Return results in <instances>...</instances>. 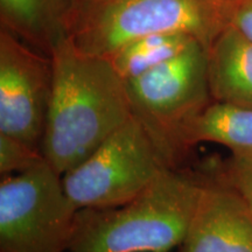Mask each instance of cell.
I'll return each instance as SVG.
<instances>
[{
  "label": "cell",
  "mask_w": 252,
  "mask_h": 252,
  "mask_svg": "<svg viewBox=\"0 0 252 252\" xmlns=\"http://www.w3.org/2000/svg\"><path fill=\"white\" fill-rule=\"evenodd\" d=\"M49 58L52 94L41 151L63 175L133 113L125 81L109 59L80 52L63 33L53 43Z\"/></svg>",
  "instance_id": "cell-1"
},
{
  "label": "cell",
  "mask_w": 252,
  "mask_h": 252,
  "mask_svg": "<svg viewBox=\"0 0 252 252\" xmlns=\"http://www.w3.org/2000/svg\"><path fill=\"white\" fill-rule=\"evenodd\" d=\"M217 1L222 2V4H228V2H231V1H235V0H217Z\"/></svg>",
  "instance_id": "cell-16"
},
{
  "label": "cell",
  "mask_w": 252,
  "mask_h": 252,
  "mask_svg": "<svg viewBox=\"0 0 252 252\" xmlns=\"http://www.w3.org/2000/svg\"><path fill=\"white\" fill-rule=\"evenodd\" d=\"M132 113L168 168H180L188 133L213 102L208 84V54L201 42L168 61L125 81Z\"/></svg>",
  "instance_id": "cell-4"
},
{
  "label": "cell",
  "mask_w": 252,
  "mask_h": 252,
  "mask_svg": "<svg viewBox=\"0 0 252 252\" xmlns=\"http://www.w3.org/2000/svg\"><path fill=\"white\" fill-rule=\"evenodd\" d=\"M226 24L252 41V0H235L225 4Z\"/></svg>",
  "instance_id": "cell-15"
},
{
  "label": "cell",
  "mask_w": 252,
  "mask_h": 252,
  "mask_svg": "<svg viewBox=\"0 0 252 252\" xmlns=\"http://www.w3.org/2000/svg\"><path fill=\"white\" fill-rule=\"evenodd\" d=\"M46 160L42 152L24 141L0 134V173L2 176L19 174Z\"/></svg>",
  "instance_id": "cell-13"
},
{
  "label": "cell",
  "mask_w": 252,
  "mask_h": 252,
  "mask_svg": "<svg viewBox=\"0 0 252 252\" xmlns=\"http://www.w3.org/2000/svg\"><path fill=\"white\" fill-rule=\"evenodd\" d=\"M78 210L47 160L0 184V252H68Z\"/></svg>",
  "instance_id": "cell-5"
},
{
  "label": "cell",
  "mask_w": 252,
  "mask_h": 252,
  "mask_svg": "<svg viewBox=\"0 0 252 252\" xmlns=\"http://www.w3.org/2000/svg\"><path fill=\"white\" fill-rule=\"evenodd\" d=\"M214 143L232 156L252 157V109L213 100L188 133V145Z\"/></svg>",
  "instance_id": "cell-10"
},
{
  "label": "cell",
  "mask_w": 252,
  "mask_h": 252,
  "mask_svg": "<svg viewBox=\"0 0 252 252\" xmlns=\"http://www.w3.org/2000/svg\"><path fill=\"white\" fill-rule=\"evenodd\" d=\"M59 24L80 52L105 59L160 33L189 34L208 49L228 25L217 0H68Z\"/></svg>",
  "instance_id": "cell-3"
},
{
  "label": "cell",
  "mask_w": 252,
  "mask_h": 252,
  "mask_svg": "<svg viewBox=\"0 0 252 252\" xmlns=\"http://www.w3.org/2000/svg\"><path fill=\"white\" fill-rule=\"evenodd\" d=\"M166 168L143 125L132 116L86 160L64 173L62 182L77 210L118 207L139 195Z\"/></svg>",
  "instance_id": "cell-6"
},
{
  "label": "cell",
  "mask_w": 252,
  "mask_h": 252,
  "mask_svg": "<svg viewBox=\"0 0 252 252\" xmlns=\"http://www.w3.org/2000/svg\"><path fill=\"white\" fill-rule=\"evenodd\" d=\"M219 178L243 197L252 212V157L231 156L223 165Z\"/></svg>",
  "instance_id": "cell-14"
},
{
  "label": "cell",
  "mask_w": 252,
  "mask_h": 252,
  "mask_svg": "<svg viewBox=\"0 0 252 252\" xmlns=\"http://www.w3.org/2000/svg\"><path fill=\"white\" fill-rule=\"evenodd\" d=\"M68 0H0L1 27L49 56L61 34L60 17Z\"/></svg>",
  "instance_id": "cell-11"
},
{
  "label": "cell",
  "mask_w": 252,
  "mask_h": 252,
  "mask_svg": "<svg viewBox=\"0 0 252 252\" xmlns=\"http://www.w3.org/2000/svg\"><path fill=\"white\" fill-rule=\"evenodd\" d=\"M202 184L181 167L166 168L122 206L80 209L68 252H171L184 242Z\"/></svg>",
  "instance_id": "cell-2"
},
{
  "label": "cell",
  "mask_w": 252,
  "mask_h": 252,
  "mask_svg": "<svg viewBox=\"0 0 252 252\" xmlns=\"http://www.w3.org/2000/svg\"><path fill=\"white\" fill-rule=\"evenodd\" d=\"M178 252H252V212L220 178L204 180Z\"/></svg>",
  "instance_id": "cell-8"
},
{
  "label": "cell",
  "mask_w": 252,
  "mask_h": 252,
  "mask_svg": "<svg viewBox=\"0 0 252 252\" xmlns=\"http://www.w3.org/2000/svg\"><path fill=\"white\" fill-rule=\"evenodd\" d=\"M207 54L212 99L252 109V41L226 25Z\"/></svg>",
  "instance_id": "cell-9"
},
{
  "label": "cell",
  "mask_w": 252,
  "mask_h": 252,
  "mask_svg": "<svg viewBox=\"0 0 252 252\" xmlns=\"http://www.w3.org/2000/svg\"><path fill=\"white\" fill-rule=\"evenodd\" d=\"M197 41L186 33L152 34L126 43L108 59L119 76L128 81L175 58Z\"/></svg>",
  "instance_id": "cell-12"
},
{
  "label": "cell",
  "mask_w": 252,
  "mask_h": 252,
  "mask_svg": "<svg viewBox=\"0 0 252 252\" xmlns=\"http://www.w3.org/2000/svg\"><path fill=\"white\" fill-rule=\"evenodd\" d=\"M53 68L13 32L0 30V134L41 151L52 94ZM42 152V151H41Z\"/></svg>",
  "instance_id": "cell-7"
}]
</instances>
